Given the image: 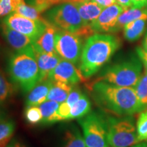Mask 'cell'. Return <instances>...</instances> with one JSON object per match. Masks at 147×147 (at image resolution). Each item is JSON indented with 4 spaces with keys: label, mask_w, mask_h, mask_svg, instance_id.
Returning <instances> with one entry per match:
<instances>
[{
    "label": "cell",
    "mask_w": 147,
    "mask_h": 147,
    "mask_svg": "<svg viewBox=\"0 0 147 147\" xmlns=\"http://www.w3.org/2000/svg\"><path fill=\"white\" fill-rule=\"evenodd\" d=\"M138 147H147L146 141H143V142H141V143H138Z\"/></svg>",
    "instance_id": "39"
},
{
    "label": "cell",
    "mask_w": 147,
    "mask_h": 147,
    "mask_svg": "<svg viewBox=\"0 0 147 147\" xmlns=\"http://www.w3.org/2000/svg\"><path fill=\"white\" fill-rule=\"evenodd\" d=\"M82 38L76 33L58 29L55 37V50L61 58L78 63L82 51Z\"/></svg>",
    "instance_id": "8"
},
{
    "label": "cell",
    "mask_w": 147,
    "mask_h": 147,
    "mask_svg": "<svg viewBox=\"0 0 147 147\" xmlns=\"http://www.w3.org/2000/svg\"><path fill=\"white\" fill-rule=\"evenodd\" d=\"M0 52H1V49H0Z\"/></svg>",
    "instance_id": "42"
},
{
    "label": "cell",
    "mask_w": 147,
    "mask_h": 147,
    "mask_svg": "<svg viewBox=\"0 0 147 147\" xmlns=\"http://www.w3.org/2000/svg\"><path fill=\"white\" fill-rule=\"evenodd\" d=\"M52 84L53 81L50 79L38 82L30 91H29L28 95H27L25 102L26 108L30 106H39L45 102L47 100Z\"/></svg>",
    "instance_id": "15"
},
{
    "label": "cell",
    "mask_w": 147,
    "mask_h": 147,
    "mask_svg": "<svg viewBox=\"0 0 147 147\" xmlns=\"http://www.w3.org/2000/svg\"><path fill=\"white\" fill-rule=\"evenodd\" d=\"M70 2L76 5L82 21L87 26L91 27L104 9L91 0H71Z\"/></svg>",
    "instance_id": "14"
},
{
    "label": "cell",
    "mask_w": 147,
    "mask_h": 147,
    "mask_svg": "<svg viewBox=\"0 0 147 147\" xmlns=\"http://www.w3.org/2000/svg\"><path fill=\"white\" fill-rule=\"evenodd\" d=\"M58 29L49 22L47 28L33 46L45 53H55V37Z\"/></svg>",
    "instance_id": "16"
},
{
    "label": "cell",
    "mask_w": 147,
    "mask_h": 147,
    "mask_svg": "<svg viewBox=\"0 0 147 147\" xmlns=\"http://www.w3.org/2000/svg\"><path fill=\"white\" fill-rule=\"evenodd\" d=\"M63 147H87L84 137L75 126L68 129L65 131Z\"/></svg>",
    "instance_id": "22"
},
{
    "label": "cell",
    "mask_w": 147,
    "mask_h": 147,
    "mask_svg": "<svg viewBox=\"0 0 147 147\" xmlns=\"http://www.w3.org/2000/svg\"><path fill=\"white\" fill-rule=\"evenodd\" d=\"M14 12L24 17L33 20H42L44 18L41 15L42 12L37 7L25 3L24 1L17 5Z\"/></svg>",
    "instance_id": "24"
},
{
    "label": "cell",
    "mask_w": 147,
    "mask_h": 147,
    "mask_svg": "<svg viewBox=\"0 0 147 147\" xmlns=\"http://www.w3.org/2000/svg\"><path fill=\"white\" fill-rule=\"evenodd\" d=\"M3 119H4L3 115L2 114V113H1V112H0V123H1V121H3Z\"/></svg>",
    "instance_id": "40"
},
{
    "label": "cell",
    "mask_w": 147,
    "mask_h": 147,
    "mask_svg": "<svg viewBox=\"0 0 147 147\" xmlns=\"http://www.w3.org/2000/svg\"><path fill=\"white\" fill-rule=\"evenodd\" d=\"M120 46V40L113 35L95 34L87 38L79 67L82 76L89 78L98 72Z\"/></svg>",
    "instance_id": "2"
},
{
    "label": "cell",
    "mask_w": 147,
    "mask_h": 147,
    "mask_svg": "<svg viewBox=\"0 0 147 147\" xmlns=\"http://www.w3.org/2000/svg\"><path fill=\"white\" fill-rule=\"evenodd\" d=\"M91 1L97 3L103 8H107L110 5H112L117 3V0H91Z\"/></svg>",
    "instance_id": "34"
},
{
    "label": "cell",
    "mask_w": 147,
    "mask_h": 147,
    "mask_svg": "<svg viewBox=\"0 0 147 147\" xmlns=\"http://www.w3.org/2000/svg\"><path fill=\"white\" fill-rule=\"evenodd\" d=\"M108 142L110 147H131L140 142L132 115L108 117Z\"/></svg>",
    "instance_id": "6"
},
{
    "label": "cell",
    "mask_w": 147,
    "mask_h": 147,
    "mask_svg": "<svg viewBox=\"0 0 147 147\" xmlns=\"http://www.w3.org/2000/svg\"><path fill=\"white\" fill-rule=\"evenodd\" d=\"M87 147H110L107 119L96 113H89L78 120Z\"/></svg>",
    "instance_id": "7"
},
{
    "label": "cell",
    "mask_w": 147,
    "mask_h": 147,
    "mask_svg": "<svg viewBox=\"0 0 147 147\" xmlns=\"http://www.w3.org/2000/svg\"><path fill=\"white\" fill-rule=\"evenodd\" d=\"M146 143H147V140H146Z\"/></svg>",
    "instance_id": "43"
},
{
    "label": "cell",
    "mask_w": 147,
    "mask_h": 147,
    "mask_svg": "<svg viewBox=\"0 0 147 147\" xmlns=\"http://www.w3.org/2000/svg\"><path fill=\"white\" fill-rule=\"evenodd\" d=\"M45 18L58 29L76 33L83 38L95 34L91 26L84 25L73 3L65 2L53 7L47 11Z\"/></svg>",
    "instance_id": "4"
},
{
    "label": "cell",
    "mask_w": 147,
    "mask_h": 147,
    "mask_svg": "<svg viewBox=\"0 0 147 147\" xmlns=\"http://www.w3.org/2000/svg\"><path fill=\"white\" fill-rule=\"evenodd\" d=\"M71 108V106H69L65 102L60 104L59 107L58 108V115L59 117L60 121L68 120Z\"/></svg>",
    "instance_id": "32"
},
{
    "label": "cell",
    "mask_w": 147,
    "mask_h": 147,
    "mask_svg": "<svg viewBox=\"0 0 147 147\" xmlns=\"http://www.w3.org/2000/svg\"><path fill=\"white\" fill-rule=\"evenodd\" d=\"M125 10L117 3L103 9L97 19L91 25L95 33L115 32L119 16Z\"/></svg>",
    "instance_id": "11"
},
{
    "label": "cell",
    "mask_w": 147,
    "mask_h": 147,
    "mask_svg": "<svg viewBox=\"0 0 147 147\" xmlns=\"http://www.w3.org/2000/svg\"><path fill=\"white\" fill-rule=\"evenodd\" d=\"M136 51L138 56L140 59L143 65L144 66V69L147 71V52L143 48L141 47H137Z\"/></svg>",
    "instance_id": "33"
},
{
    "label": "cell",
    "mask_w": 147,
    "mask_h": 147,
    "mask_svg": "<svg viewBox=\"0 0 147 147\" xmlns=\"http://www.w3.org/2000/svg\"><path fill=\"white\" fill-rule=\"evenodd\" d=\"M33 48L40 71V82L49 80L51 72L58 65L62 59L57 53H48L37 49L34 46Z\"/></svg>",
    "instance_id": "13"
},
{
    "label": "cell",
    "mask_w": 147,
    "mask_h": 147,
    "mask_svg": "<svg viewBox=\"0 0 147 147\" xmlns=\"http://www.w3.org/2000/svg\"><path fill=\"white\" fill-rule=\"evenodd\" d=\"M59 103L51 100H46L39 106L42 115L41 124L50 125L60 121L58 115Z\"/></svg>",
    "instance_id": "18"
},
{
    "label": "cell",
    "mask_w": 147,
    "mask_h": 147,
    "mask_svg": "<svg viewBox=\"0 0 147 147\" xmlns=\"http://www.w3.org/2000/svg\"><path fill=\"white\" fill-rule=\"evenodd\" d=\"M117 3L121 5L125 10L132 7L131 0H117Z\"/></svg>",
    "instance_id": "36"
},
{
    "label": "cell",
    "mask_w": 147,
    "mask_h": 147,
    "mask_svg": "<svg viewBox=\"0 0 147 147\" xmlns=\"http://www.w3.org/2000/svg\"><path fill=\"white\" fill-rule=\"evenodd\" d=\"M147 19L140 18L127 24L124 27V38L129 42L136 41L142 36L146 29Z\"/></svg>",
    "instance_id": "20"
},
{
    "label": "cell",
    "mask_w": 147,
    "mask_h": 147,
    "mask_svg": "<svg viewBox=\"0 0 147 147\" xmlns=\"http://www.w3.org/2000/svg\"><path fill=\"white\" fill-rule=\"evenodd\" d=\"M142 48L147 52V30L142 41Z\"/></svg>",
    "instance_id": "38"
},
{
    "label": "cell",
    "mask_w": 147,
    "mask_h": 147,
    "mask_svg": "<svg viewBox=\"0 0 147 147\" xmlns=\"http://www.w3.org/2000/svg\"><path fill=\"white\" fill-rule=\"evenodd\" d=\"M93 100L100 107L118 117L134 115L146 109L135 90L104 81H95L90 87Z\"/></svg>",
    "instance_id": "1"
},
{
    "label": "cell",
    "mask_w": 147,
    "mask_h": 147,
    "mask_svg": "<svg viewBox=\"0 0 147 147\" xmlns=\"http://www.w3.org/2000/svg\"><path fill=\"white\" fill-rule=\"evenodd\" d=\"M0 31L4 40L16 52H24L33 49L34 42L31 38L10 28L2 21L0 23Z\"/></svg>",
    "instance_id": "12"
},
{
    "label": "cell",
    "mask_w": 147,
    "mask_h": 147,
    "mask_svg": "<svg viewBox=\"0 0 147 147\" xmlns=\"http://www.w3.org/2000/svg\"><path fill=\"white\" fill-rule=\"evenodd\" d=\"M132 7L137 8H147V0H131Z\"/></svg>",
    "instance_id": "35"
},
{
    "label": "cell",
    "mask_w": 147,
    "mask_h": 147,
    "mask_svg": "<svg viewBox=\"0 0 147 147\" xmlns=\"http://www.w3.org/2000/svg\"><path fill=\"white\" fill-rule=\"evenodd\" d=\"M70 1L71 0H27V2L28 4L37 7L42 12H44L54 5H57L65 2H70Z\"/></svg>",
    "instance_id": "28"
},
{
    "label": "cell",
    "mask_w": 147,
    "mask_h": 147,
    "mask_svg": "<svg viewBox=\"0 0 147 147\" xmlns=\"http://www.w3.org/2000/svg\"><path fill=\"white\" fill-rule=\"evenodd\" d=\"M14 88L0 69V105H2L13 93Z\"/></svg>",
    "instance_id": "25"
},
{
    "label": "cell",
    "mask_w": 147,
    "mask_h": 147,
    "mask_svg": "<svg viewBox=\"0 0 147 147\" xmlns=\"http://www.w3.org/2000/svg\"><path fill=\"white\" fill-rule=\"evenodd\" d=\"M83 94L84 93H82L81 90L79 89V88L73 86L72 89L71 90L65 102L71 107L74 104H76L80 100V98L83 95Z\"/></svg>",
    "instance_id": "31"
},
{
    "label": "cell",
    "mask_w": 147,
    "mask_h": 147,
    "mask_svg": "<svg viewBox=\"0 0 147 147\" xmlns=\"http://www.w3.org/2000/svg\"><path fill=\"white\" fill-rule=\"evenodd\" d=\"M15 130V123L12 120H3L0 123V147H6L10 142Z\"/></svg>",
    "instance_id": "23"
},
{
    "label": "cell",
    "mask_w": 147,
    "mask_h": 147,
    "mask_svg": "<svg viewBox=\"0 0 147 147\" xmlns=\"http://www.w3.org/2000/svg\"><path fill=\"white\" fill-rule=\"evenodd\" d=\"M25 118L27 122L31 125L41 123L42 115L39 106L27 107L25 111Z\"/></svg>",
    "instance_id": "29"
},
{
    "label": "cell",
    "mask_w": 147,
    "mask_h": 147,
    "mask_svg": "<svg viewBox=\"0 0 147 147\" xmlns=\"http://www.w3.org/2000/svg\"><path fill=\"white\" fill-rule=\"evenodd\" d=\"M134 89L140 102L147 106V71L145 69Z\"/></svg>",
    "instance_id": "26"
},
{
    "label": "cell",
    "mask_w": 147,
    "mask_h": 147,
    "mask_svg": "<svg viewBox=\"0 0 147 147\" xmlns=\"http://www.w3.org/2000/svg\"><path fill=\"white\" fill-rule=\"evenodd\" d=\"M140 18L147 19L146 8H137L130 7L127 9H125L119 16L115 27V32L121 29H123L127 24L136 21V20L140 19Z\"/></svg>",
    "instance_id": "17"
},
{
    "label": "cell",
    "mask_w": 147,
    "mask_h": 147,
    "mask_svg": "<svg viewBox=\"0 0 147 147\" xmlns=\"http://www.w3.org/2000/svg\"><path fill=\"white\" fill-rule=\"evenodd\" d=\"M24 0H0V17L14 13L17 5Z\"/></svg>",
    "instance_id": "30"
},
{
    "label": "cell",
    "mask_w": 147,
    "mask_h": 147,
    "mask_svg": "<svg viewBox=\"0 0 147 147\" xmlns=\"http://www.w3.org/2000/svg\"><path fill=\"white\" fill-rule=\"evenodd\" d=\"M1 21L14 30L28 36L34 42L43 34L49 24L45 17L42 20H33L15 12L5 16Z\"/></svg>",
    "instance_id": "9"
},
{
    "label": "cell",
    "mask_w": 147,
    "mask_h": 147,
    "mask_svg": "<svg viewBox=\"0 0 147 147\" xmlns=\"http://www.w3.org/2000/svg\"><path fill=\"white\" fill-rule=\"evenodd\" d=\"M8 71L11 80L23 91H30L40 81L34 48L12 55L8 60Z\"/></svg>",
    "instance_id": "3"
},
{
    "label": "cell",
    "mask_w": 147,
    "mask_h": 147,
    "mask_svg": "<svg viewBox=\"0 0 147 147\" xmlns=\"http://www.w3.org/2000/svg\"><path fill=\"white\" fill-rule=\"evenodd\" d=\"M6 147H27L26 145L24 144L20 141L17 140H13L10 143L7 145Z\"/></svg>",
    "instance_id": "37"
},
{
    "label": "cell",
    "mask_w": 147,
    "mask_h": 147,
    "mask_svg": "<svg viewBox=\"0 0 147 147\" xmlns=\"http://www.w3.org/2000/svg\"><path fill=\"white\" fill-rule=\"evenodd\" d=\"M49 79L52 81L61 82L74 85L84 80L80 69L74 64L62 59L55 68L51 71Z\"/></svg>",
    "instance_id": "10"
},
{
    "label": "cell",
    "mask_w": 147,
    "mask_h": 147,
    "mask_svg": "<svg viewBox=\"0 0 147 147\" xmlns=\"http://www.w3.org/2000/svg\"><path fill=\"white\" fill-rule=\"evenodd\" d=\"M91 108V102L89 97L85 94H83L80 100L71 106L68 120L82 118L90 113Z\"/></svg>",
    "instance_id": "21"
},
{
    "label": "cell",
    "mask_w": 147,
    "mask_h": 147,
    "mask_svg": "<svg viewBox=\"0 0 147 147\" xmlns=\"http://www.w3.org/2000/svg\"><path fill=\"white\" fill-rule=\"evenodd\" d=\"M142 65L138 55H131L124 61L104 69L95 81H104L134 89L142 75Z\"/></svg>",
    "instance_id": "5"
},
{
    "label": "cell",
    "mask_w": 147,
    "mask_h": 147,
    "mask_svg": "<svg viewBox=\"0 0 147 147\" xmlns=\"http://www.w3.org/2000/svg\"><path fill=\"white\" fill-rule=\"evenodd\" d=\"M73 86L64 82L53 81L52 87L48 94L47 100L55 101L59 104L65 102Z\"/></svg>",
    "instance_id": "19"
},
{
    "label": "cell",
    "mask_w": 147,
    "mask_h": 147,
    "mask_svg": "<svg viewBox=\"0 0 147 147\" xmlns=\"http://www.w3.org/2000/svg\"><path fill=\"white\" fill-rule=\"evenodd\" d=\"M136 129L140 142L147 140V108L140 113L136 122Z\"/></svg>",
    "instance_id": "27"
},
{
    "label": "cell",
    "mask_w": 147,
    "mask_h": 147,
    "mask_svg": "<svg viewBox=\"0 0 147 147\" xmlns=\"http://www.w3.org/2000/svg\"><path fill=\"white\" fill-rule=\"evenodd\" d=\"M131 147H138V144L134 145V146H132Z\"/></svg>",
    "instance_id": "41"
}]
</instances>
